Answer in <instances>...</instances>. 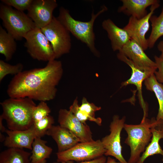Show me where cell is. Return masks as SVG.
I'll return each mask as SVG.
<instances>
[{
	"mask_svg": "<svg viewBox=\"0 0 163 163\" xmlns=\"http://www.w3.org/2000/svg\"><path fill=\"white\" fill-rule=\"evenodd\" d=\"M63 73L61 61H49L43 68L22 71L14 75L8 86L7 94L10 98L28 97L45 102L52 100Z\"/></svg>",
	"mask_w": 163,
	"mask_h": 163,
	"instance_id": "1",
	"label": "cell"
},
{
	"mask_svg": "<svg viewBox=\"0 0 163 163\" xmlns=\"http://www.w3.org/2000/svg\"><path fill=\"white\" fill-rule=\"evenodd\" d=\"M0 104L2 109L1 115L6 121L9 130H25L33 125L32 113L36 105L32 99L10 97L1 102Z\"/></svg>",
	"mask_w": 163,
	"mask_h": 163,
	"instance_id": "2",
	"label": "cell"
},
{
	"mask_svg": "<svg viewBox=\"0 0 163 163\" xmlns=\"http://www.w3.org/2000/svg\"><path fill=\"white\" fill-rule=\"evenodd\" d=\"M107 10V8L104 6L96 14L93 11L90 20L85 22L75 19L71 15L68 10L61 7L57 18L70 33L85 44L93 54L98 57L100 53L95 46L94 25L97 18Z\"/></svg>",
	"mask_w": 163,
	"mask_h": 163,
	"instance_id": "3",
	"label": "cell"
},
{
	"mask_svg": "<svg viewBox=\"0 0 163 163\" xmlns=\"http://www.w3.org/2000/svg\"><path fill=\"white\" fill-rule=\"evenodd\" d=\"M151 120L143 117L139 124H125L123 128L127 134L124 143L130 150L128 163H137L152 137Z\"/></svg>",
	"mask_w": 163,
	"mask_h": 163,
	"instance_id": "4",
	"label": "cell"
},
{
	"mask_svg": "<svg viewBox=\"0 0 163 163\" xmlns=\"http://www.w3.org/2000/svg\"><path fill=\"white\" fill-rule=\"evenodd\" d=\"M0 18L7 31L16 40H22L27 33L36 27L27 14L4 4H0Z\"/></svg>",
	"mask_w": 163,
	"mask_h": 163,
	"instance_id": "5",
	"label": "cell"
},
{
	"mask_svg": "<svg viewBox=\"0 0 163 163\" xmlns=\"http://www.w3.org/2000/svg\"><path fill=\"white\" fill-rule=\"evenodd\" d=\"M106 151L100 140L80 142L67 150L57 152V161L65 162L88 161L104 155Z\"/></svg>",
	"mask_w": 163,
	"mask_h": 163,
	"instance_id": "6",
	"label": "cell"
},
{
	"mask_svg": "<svg viewBox=\"0 0 163 163\" xmlns=\"http://www.w3.org/2000/svg\"><path fill=\"white\" fill-rule=\"evenodd\" d=\"M52 46L56 59L69 53L72 44L70 33L57 18L41 29Z\"/></svg>",
	"mask_w": 163,
	"mask_h": 163,
	"instance_id": "7",
	"label": "cell"
},
{
	"mask_svg": "<svg viewBox=\"0 0 163 163\" xmlns=\"http://www.w3.org/2000/svg\"><path fill=\"white\" fill-rule=\"evenodd\" d=\"M24 46L33 59L49 62L56 59L52 46L40 29L35 27L24 36Z\"/></svg>",
	"mask_w": 163,
	"mask_h": 163,
	"instance_id": "8",
	"label": "cell"
},
{
	"mask_svg": "<svg viewBox=\"0 0 163 163\" xmlns=\"http://www.w3.org/2000/svg\"><path fill=\"white\" fill-rule=\"evenodd\" d=\"M125 120V116L120 119L118 115H114L110 125V133L101 140L106 151L104 155L113 156L122 163H128L122 155L121 144V133Z\"/></svg>",
	"mask_w": 163,
	"mask_h": 163,
	"instance_id": "9",
	"label": "cell"
},
{
	"mask_svg": "<svg viewBox=\"0 0 163 163\" xmlns=\"http://www.w3.org/2000/svg\"><path fill=\"white\" fill-rule=\"evenodd\" d=\"M159 6V2L151 6L150 12L142 18L138 19L130 16L128 24L123 28L129 34L131 39L138 43L144 51L148 48L145 35L150 27V19L155 10Z\"/></svg>",
	"mask_w": 163,
	"mask_h": 163,
	"instance_id": "10",
	"label": "cell"
},
{
	"mask_svg": "<svg viewBox=\"0 0 163 163\" xmlns=\"http://www.w3.org/2000/svg\"><path fill=\"white\" fill-rule=\"evenodd\" d=\"M57 6L56 0H33L27 10V15L36 27L41 29L51 21L53 12Z\"/></svg>",
	"mask_w": 163,
	"mask_h": 163,
	"instance_id": "11",
	"label": "cell"
},
{
	"mask_svg": "<svg viewBox=\"0 0 163 163\" xmlns=\"http://www.w3.org/2000/svg\"><path fill=\"white\" fill-rule=\"evenodd\" d=\"M58 122L59 125L68 129L78 137L80 142L93 140L89 126L80 121L69 110L61 109L59 110Z\"/></svg>",
	"mask_w": 163,
	"mask_h": 163,
	"instance_id": "12",
	"label": "cell"
},
{
	"mask_svg": "<svg viewBox=\"0 0 163 163\" xmlns=\"http://www.w3.org/2000/svg\"><path fill=\"white\" fill-rule=\"evenodd\" d=\"M119 52L122 53L139 67L145 69H157L155 62L150 59L142 47L133 40L131 39Z\"/></svg>",
	"mask_w": 163,
	"mask_h": 163,
	"instance_id": "13",
	"label": "cell"
},
{
	"mask_svg": "<svg viewBox=\"0 0 163 163\" xmlns=\"http://www.w3.org/2000/svg\"><path fill=\"white\" fill-rule=\"evenodd\" d=\"M7 135L4 142V145L8 148H14L32 149V144L37 136L32 126L24 130L13 131L6 129Z\"/></svg>",
	"mask_w": 163,
	"mask_h": 163,
	"instance_id": "14",
	"label": "cell"
},
{
	"mask_svg": "<svg viewBox=\"0 0 163 163\" xmlns=\"http://www.w3.org/2000/svg\"><path fill=\"white\" fill-rule=\"evenodd\" d=\"M46 135L51 136L56 142L58 152L67 150L80 142L79 138L71 131L59 125H53Z\"/></svg>",
	"mask_w": 163,
	"mask_h": 163,
	"instance_id": "15",
	"label": "cell"
},
{
	"mask_svg": "<svg viewBox=\"0 0 163 163\" xmlns=\"http://www.w3.org/2000/svg\"><path fill=\"white\" fill-rule=\"evenodd\" d=\"M151 120L152 138L137 163H143L148 157L155 154L162 155L163 160V150L159 143L160 139H163V121L157 120L154 117Z\"/></svg>",
	"mask_w": 163,
	"mask_h": 163,
	"instance_id": "16",
	"label": "cell"
},
{
	"mask_svg": "<svg viewBox=\"0 0 163 163\" xmlns=\"http://www.w3.org/2000/svg\"><path fill=\"white\" fill-rule=\"evenodd\" d=\"M101 109V107L96 106L93 103L89 102L86 98L84 97L80 106L78 104L77 98H76L70 107L69 110L83 123L86 124V121L89 120L101 126V119L100 117L96 118L95 113Z\"/></svg>",
	"mask_w": 163,
	"mask_h": 163,
	"instance_id": "17",
	"label": "cell"
},
{
	"mask_svg": "<svg viewBox=\"0 0 163 163\" xmlns=\"http://www.w3.org/2000/svg\"><path fill=\"white\" fill-rule=\"evenodd\" d=\"M117 57L119 60L128 65L132 70L130 78L122 82L121 84V87L126 86L130 84L134 85L136 87L139 94L141 95L142 82L147 78L154 74L156 70L145 69L139 67L120 52H119L117 54Z\"/></svg>",
	"mask_w": 163,
	"mask_h": 163,
	"instance_id": "18",
	"label": "cell"
},
{
	"mask_svg": "<svg viewBox=\"0 0 163 163\" xmlns=\"http://www.w3.org/2000/svg\"><path fill=\"white\" fill-rule=\"evenodd\" d=\"M102 26L107 32L113 51H120L131 40L127 32L118 27L110 19L104 20Z\"/></svg>",
	"mask_w": 163,
	"mask_h": 163,
	"instance_id": "19",
	"label": "cell"
},
{
	"mask_svg": "<svg viewBox=\"0 0 163 163\" xmlns=\"http://www.w3.org/2000/svg\"><path fill=\"white\" fill-rule=\"evenodd\" d=\"M122 5L118 10L122 12L138 19L145 16L148 13L146 8L149 6L159 3L157 0H121Z\"/></svg>",
	"mask_w": 163,
	"mask_h": 163,
	"instance_id": "20",
	"label": "cell"
},
{
	"mask_svg": "<svg viewBox=\"0 0 163 163\" xmlns=\"http://www.w3.org/2000/svg\"><path fill=\"white\" fill-rule=\"evenodd\" d=\"M47 142L41 138L36 137L32 144L30 159L31 163H46L50 157L52 149L47 146Z\"/></svg>",
	"mask_w": 163,
	"mask_h": 163,
	"instance_id": "21",
	"label": "cell"
},
{
	"mask_svg": "<svg viewBox=\"0 0 163 163\" xmlns=\"http://www.w3.org/2000/svg\"><path fill=\"white\" fill-rule=\"evenodd\" d=\"M30 153L23 149L8 148L0 153V163H31Z\"/></svg>",
	"mask_w": 163,
	"mask_h": 163,
	"instance_id": "22",
	"label": "cell"
},
{
	"mask_svg": "<svg viewBox=\"0 0 163 163\" xmlns=\"http://www.w3.org/2000/svg\"><path fill=\"white\" fill-rule=\"evenodd\" d=\"M15 39L0 25V53L5 60H11L17 50Z\"/></svg>",
	"mask_w": 163,
	"mask_h": 163,
	"instance_id": "23",
	"label": "cell"
},
{
	"mask_svg": "<svg viewBox=\"0 0 163 163\" xmlns=\"http://www.w3.org/2000/svg\"><path fill=\"white\" fill-rule=\"evenodd\" d=\"M144 81L146 89L154 92L158 101L159 109L156 119L163 121V85L157 81L154 74Z\"/></svg>",
	"mask_w": 163,
	"mask_h": 163,
	"instance_id": "24",
	"label": "cell"
},
{
	"mask_svg": "<svg viewBox=\"0 0 163 163\" xmlns=\"http://www.w3.org/2000/svg\"><path fill=\"white\" fill-rule=\"evenodd\" d=\"M152 30L147 39L148 47L152 48L158 40L163 36V6L160 15L157 16L152 15L150 19Z\"/></svg>",
	"mask_w": 163,
	"mask_h": 163,
	"instance_id": "25",
	"label": "cell"
},
{
	"mask_svg": "<svg viewBox=\"0 0 163 163\" xmlns=\"http://www.w3.org/2000/svg\"><path fill=\"white\" fill-rule=\"evenodd\" d=\"M54 123L53 117L49 115L42 119L34 123L33 125L37 137L41 138L46 135L47 131Z\"/></svg>",
	"mask_w": 163,
	"mask_h": 163,
	"instance_id": "26",
	"label": "cell"
},
{
	"mask_svg": "<svg viewBox=\"0 0 163 163\" xmlns=\"http://www.w3.org/2000/svg\"><path fill=\"white\" fill-rule=\"evenodd\" d=\"M23 65L21 63L12 65L0 60V82L8 75H17L23 71Z\"/></svg>",
	"mask_w": 163,
	"mask_h": 163,
	"instance_id": "27",
	"label": "cell"
},
{
	"mask_svg": "<svg viewBox=\"0 0 163 163\" xmlns=\"http://www.w3.org/2000/svg\"><path fill=\"white\" fill-rule=\"evenodd\" d=\"M50 112L51 110L46 102L40 101L33 110L32 117L34 122L50 115Z\"/></svg>",
	"mask_w": 163,
	"mask_h": 163,
	"instance_id": "28",
	"label": "cell"
},
{
	"mask_svg": "<svg viewBox=\"0 0 163 163\" xmlns=\"http://www.w3.org/2000/svg\"><path fill=\"white\" fill-rule=\"evenodd\" d=\"M33 0H1L6 5L13 7L17 10L24 12L27 10Z\"/></svg>",
	"mask_w": 163,
	"mask_h": 163,
	"instance_id": "29",
	"label": "cell"
},
{
	"mask_svg": "<svg viewBox=\"0 0 163 163\" xmlns=\"http://www.w3.org/2000/svg\"><path fill=\"white\" fill-rule=\"evenodd\" d=\"M154 58L158 69L155 72L154 75L157 81L161 83H163V59L156 56H155Z\"/></svg>",
	"mask_w": 163,
	"mask_h": 163,
	"instance_id": "30",
	"label": "cell"
},
{
	"mask_svg": "<svg viewBox=\"0 0 163 163\" xmlns=\"http://www.w3.org/2000/svg\"><path fill=\"white\" fill-rule=\"evenodd\" d=\"M107 159L106 157L104 155L98 157L93 160L85 161L76 163H106ZM67 163H75L72 161H69Z\"/></svg>",
	"mask_w": 163,
	"mask_h": 163,
	"instance_id": "31",
	"label": "cell"
},
{
	"mask_svg": "<svg viewBox=\"0 0 163 163\" xmlns=\"http://www.w3.org/2000/svg\"><path fill=\"white\" fill-rule=\"evenodd\" d=\"M158 50L161 53L159 57L163 59V40L161 41L157 46Z\"/></svg>",
	"mask_w": 163,
	"mask_h": 163,
	"instance_id": "32",
	"label": "cell"
},
{
	"mask_svg": "<svg viewBox=\"0 0 163 163\" xmlns=\"http://www.w3.org/2000/svg\"><path fill=\"white\" fill-rule=\"evenodd\" d=\"M3 120V118L1 115L0 116V130L2 133L5 132L6 129L3 125L2 124V121Z\"/></svg>",
	"mask_w": 163,
	"mask_h": 163,
	"instance_id": "33",
	"label": "cell"
},
{
	"mask_svg": "<svg viewBox=\"0 0 163 163\" xmlns=\"http://www.w3.org/2000/svg\"><path fill=\"white\" fill-rule=\"evenodd\" d=\"M106 163H122L120 161H116L115 159L110 157H108L107 159Z\"/></svg>",
	"mask_w": 163,
	"mask_h": 163,
	"instance_id": "34",
	"label": "cell"
},
{
	"mask_svg": "<svg viewBox=\"0 0 163 163\" xmlns=\"http://www.w3.org/2000/svg\"><path fill=\"white\" fill-rule=\"evenodd\" d=\"M6 137L2 133H0V141L1 142H4L5 140Z\"/></svg>",
	"mask_w": 163,
	"mask_h": 163,
	"instance_id": "35",
	"label": "cell"
},
{
	"mask_svg": "<svg viewBox=\"0 0 163 163\" xmlns=\"http://www.w3.org/2000/svg\"><path fill=\"white\" fill-rule=\"evenodd\" d=\"M53 163H67L65 162H59L57 161L56 162H53Z\"/></svg>",
	"mask_w": 163,
	"mask_h": 163,
	"instance_id": "36",
	"label": "cell"
}]
</instances>
